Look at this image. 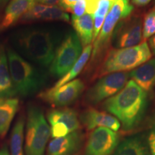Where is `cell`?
<instances>
[{
	"label": "cell",
	"instance_id": "obj_21",
	"mask_svg": "<svg viewBox=\"0 0 155 155\" xmlns=\"http://www.w3.org/2000/svg\"><path fill=\"white\" fill-rule=\"evenodd\" d=\"M92 48L93 47L91 45H87L86 47H85L80 58L78 60L76 63H75V65H73L72 68L65 75H63L52 88H58L59 87L63 86L65 83L73 81V79L75 78L82 71V70L83 69L85 65H86L87 62L88 61L91 56V53L92 51Z\"/></svg>",
	"mask_w": 155,
	"mask_h": 155
},
{
	"label": "cell",
	"instance_id": "obj_9",
	"mask_svg": "<svg viewBox=\"0 0 155 155\" xmlns=\"http://www.w3.org/2000/svg\"><path fill=\"white\" fill-rule=\"evenodd\" d=\"M142 23L140 17H128L116 25L112 35L113 44L116 48L134 47L141 42Z\"/></svg>",
	"mask_w": 155,
	"mask_h": 155
},
{
	"label": "cell",
	"instance_id": "obj_18",
	"mask_svg": "<svg viewBox=\"0 0 155 155\" xmlns=\"http://www.w3.org/2000/svg\"><path fill=\"white\" fill-rule=\"evenodd\" d=\"M18 107V98H0V137L5 136L9 130Z\"/></svg>",
	"mask_w": 155,
	"mask_h": 155
},
{
	"label": "cell",
	"instance_id": "obj_35",
	"mask_svg": "<svg viewBox=\"0 0 155 155\" xmlns=\"http://www.w3.org/2000/svg\"><path fill=\"white\" fill-rule=\"evenodd\" d=\"M128 1H129V0H128Z\"/></svg>",
	"mask_w": 155,
	"mask_h": 155
},
{
	"label": "cell",
	"instance_id": "obj_29",
	"mask_svg": "<svg viewBox=\"0 0 155 155\" xmlns=\"http://www.w3.org/2000/svg\"><path fill=\"white\" fill-rule=\"evenodd\" d=\"M149 145L150 147V152L152 155H155V125L149 136Z\"/></svg>",
	"mask_w": 155,
	"mask_h": 155
},
{
	"label": "cell",
	"instance_id": "obj_34",
	"mask_svg": "<svg viewBox=\"0 0 155 155\" xmlns=\"http://www.w3.org/2000/svg\"><path fill=\"white\" fill-rule=\"evenodd\" d=\"M9 0H0V6L5 5V4H6L8 2Z\"/></svg>",
	"mask_w": 155,
	"mask_h": 155
},
{
	"label": "cell",
	"instance_id": "obj_28",
	"mask_svg": "<svg viewBox=\"0 0 155 155\" xmlns=\"http://www.w3.org/2000/svg\"><path fill=\"white\" fill-rule=\"evenodd\" d=\"M86 2V12L88 14L94 15L96 12L97 4L100 0H85ZM115 1V0H114Z\"/></svg>",
	"mask_w": 155,
	"mask_h": 155
},
{
	"label": "cell",
	"instance_id": "obj_14",
	"mask_svg": "<svg viewBox=\"0 0 155 155\" xmlns=\"http://www.w3.org/2000/svg\"><path fill=\"white\" fill-rule=\"evenodd\" d=\"M36 3H38L37 0H12L0 21V31L12 26L19 19H22Z\"/></svg>",
	"mask_w": 155,
	"mask_h": 155
},
{
	"label": "cell",
	"instance_id": "obj_5",
	"mask_svg": "<svg viewBox=\"0 0 155 155\" xmlns=\"http://www.w3.org/2000/svg\"><path fill=\"white\" fill-rule=\"evenodd\" d=\"M25 155H45L50 135V127L41 108L30 106L28 109Z\"/></svg>",
	"mask_w": 155,
	"mask_h": 155
},
{
	"label": "cell",
	"instance_id": "obj_13",
	"mask_svg": "<svg viewBox=\"0 0 155 155\" xmlns=\"http://www.w3.org/2000/svg\"><path fill=\"white\" fill-rule=\"evenodd\" d=\"M80 119L88 130H93L99 127H106L117 131L121 127L119 121L116 117L94 108H88L83 111L80 116Z\"/></svg>",
	"mask_w": 155,
	"mask_h": 155
},
{
	"label": "cell",
	"instance_id": "obj_8",
	"mask_svg": "<svg viewBox=\"0 0 155 155\" xmlns=\"http://www.w3.org/2000/svg\"><path fill=\"white\" fill-rule=\"evenodd\" d=\"M129 73H113L104 75L87 91L86 100L88 104H97L111 98L126 86Z\"/></svg>",
	"mask_w": 155,
	"mask_h": 155
},
{
	"label": "cell",
	"instance_id": "obj_6",
	"mask_svg": "<svg viewBox=\"0 0 155 155\" xmlns=\"http://www.w3.org/2000/svg\"><path fill=\"white\" fill-rule=\"evenodd\" d=\"M82 44L75 32L68 34L57 48L50 72L56 77H63L72 68L82 54Z\"/></svg>",
	"mask_w": 155,
	"mask_h": 155
},
{
	"label": "cell",
	"instance_id": "obj_1",
	"mask_svg": "<svg viewBox=\"0 0 155 155\" xmlns=\"http://www.w3.org/2000/svg\"><path fill=\"white\" fill-rule=\"evenodd\" d=\"M147 105V92L130 80L122 90L104 101L103 108L115 116L125 130H131L140 123Z\"/></svg>",
	"mask_w": 155,
	"mask_h": 155
},
{
	"label": "cell",
	"instance_id": "obj_3",
	"mask_svg": "<svg viewBox=\"0 0 155 155\" xmlns=\"http://www.w3.org/2000/svg\"><path fill=\"white\" fill-rule=\"evenodd\" d=\"M7 61L11 79L17 95L30 96L43 88L46 75L14 50L7 49Z\"/></svg>",
	"mask_w": 155,
	"mask_h": 155
},
{
	"label": "cell",
	"instance_id": "obj_7",
	"mask_svg": "<svg viewBox=\"0 0 155 155\" xmlns=\"http://www.w3.org/2000/svg\"><path fill=\"white\" fill-rule=\"evenodd\" d=\"M132 10L133 6L129 3L128 0H115L106 15L102 30L94 42L92 53L93 60L98 57L106 47L120 20L129 17Z\"/></svg>",
	"mask_w": 155,
	"mask_h": 155
},
{
	"label": "cell",
	"instance_id": "obj_22",
	"mask_svg": "<svg viewBox=\"0 0 155 155\" xmlns=\"http://www.w3.org/2000/svg\"><path fill=\"white\" fill-rule=\"evenodd\" d=\"M25 121L24 117H19L12 128L10 138V155L24 154Z\"/></svg>",
	"mask_w": 155,
	"mask_h": 155
},
{
	"label": "cell",
	"instance_id": "obj_4",
	"mask_svg": "<svg viewBox=\"0 0 155 155\" xmlns=\"http://www.w3.org/2000/svg\"><path fill=\"white\" fill-rule=\"evenodd\" d=\"M151 57L152 52L147 42L134 47L111 50L104 58L99 75L134 69L148 61Z\"/></svg>",
	"mask_w": 155,
	"mask_h": 155
},
{
	"label": "cell",
	"instance_id": "obj_31",
	"mask_svg": "<svg viewBox=\"0 0 155 155\" xmlns=\"http://www.w3.org/2000/svg\"><path fill=\"white\" fill-rule=\"evenodd\" d=\"M59 2L60 0H37V2L48 6H53L55 4L59 3Z\"/></svg>",
	"mask_w": 155,
	"mask_h": 155
},
{
	"label": "cell",
	"instance_id": "obj_25",
	"mask_svg": "<svg viewBox=\"0 0 155 155\" xmlns=\"http://www.w3.org/2000/svg\"><path fill=\"white\" fill-rule=\"evenodd\" d=\"M70 133L68 128L63 123H56L50 127V135L53 139L63 137Z\"/></svg>",
	"mask_w": 155,
	"mask_h": 155
},
{
	"label": "cell",
	"instance_id": "obj_10",
	"mask_svg": "<svg viewBox=\"0 0 155 155\" xmlns=\"http://www.w3.org/2000/svg\"><path fill=\"white\" fill-rule=\"evenodd\" d=\"M119 143L117 133L106 127H98L91 132L83 155H111Z\"/></svg>",
	"mask_w": 155,
	"mask_h": 155
},
{
	"label": "cell",
	"instance_id": "obj_26",
	"mask_svg": "<svg viewBox=\"0 0 155 155\" xmlns=\"http://www.w3.org/2000/svg\"><path fill=\"white\" fill-rule=\"evenodd\" d=\"M71 12L75 17H81L86 12V2L85 0H80L71 9Z\"/></svg>",
	"mask_w": 155,
	"mask_h": 155
},
{
	"label": "cell",
	"instance_id": "obj_2",
	"mask_svg": "<svg viewBox=\"0 0 155 155\" xmlns=\"http://www.w3.org/2000/svg\"><path fill=\"white\" fill-rule=\"evenodd\" d=\"M11 40L19 53L37 65L48 67L53 61L57 49L55 39L46 28L23 29L13 34Z\"/></svg>",
	"mask_w": 155,
	"mask_h": 155
},
{
	"label": "cell",
	"instance_id": "obj_23",
	"mask_svg": "<svg viewBox=\"0 0 155 155\" xmlns=\"http://www.w3.org/2000/svg\"><path fill=\"white\" fill-rule=\"evenodd\" d=\"M38 19L41 20H61L65 22L69 21V15L65 13L61 7H57V6H48L43 12L41 13Z\"/></svg>",
	"mask_w": 155,
	"mask_h": 155
},
{
	"label": "cell",
	"instance_id": "obj_12",
	"mask_svg": "<svg viewBox=\"0 0 155 155\" xmlns=\"http://www.w3.org/2000/svg\"><path fill=\"white\" fill-rule=\"evenodd\" d=\"M83 134L78 130L63 137L53 139L47 148V155H73L81 149Z\"/></svg>",
	"mask_w": 155,
	"mask_h": 155
},
{
	"label": "cell",
	"instance_id": "obj_20",
	"mask_svg": "<svg viewBox=\"0 0 155 155\" xmlns=\"http://www.w3.org/2000/svg\"><path fill=\"white\" fill-rule=\"evenodd\" d=\"M114 155H150L146 144L138 137L125 139L116 147Z\"/></svg>",
	"mask_w": 155,
	"mask_h": 155
},
{
	"label": "cell",
	"instance_id": "obj_33",
	"mask_svg": "<svg viewBox=\"0 0 155 155\" xmlns=\"http://www.w3.org/2000/svg\"><path fill=\"white\" fill-rule=\"evenodd\" d=\"M0 155H10L7 147H4L2 149L0 150Z\"/></svg>",
	"mask_w": 155,
	"mask_h": 155
},
{
	"label": "cell",
	"instance_id": "obj_19",
	"mask_svg": "<svg viewBox=\"0 0 155 155\" xmlns=\"http://www.w3.org/2000/svg\"><path fill=\"white\" fill-rule=\"evenodd\" d=\"M11 79L7 56L5 50L0 53V98H9L16 96Z\"/></svg>",
	"mask_w": 155,
	"mask_h": 155
},
{
	"label": "cell",
	"instance_id": "obj_27",
	"mask_svg": "<svg viewBox=\"0 0 155 155\" xmlns=\"http://www.w3.org/2000/svg\"><path fill=\"white\" fill-rule=\"evenodd\" d=\"M80 0H60L59 5L63 10L71 11V9Z\"/></svg>",
	"mask_w": 155,
	"mask_h": 155
},
{
	"label": "cell",
	"instance_id": "obj_32",
	"mask_svg": "<svg viewBox=\"0 0 155 155\" xmlns=\"http://www.w3.org/2000/svg\"><path fill=\"white\" fill-rule=\"evenodd\" d=\"M150 47L152 53L155 55V35H153L150 40Z\"/></svg>",
	"mask_w": 155,
	"mask_h": 155
},
{
	"label": "cell",
	"instance_id": "obj_15",
	"mask_svg": "<svg viewBox=\"0 0 155 155\" xmlns=\"http://www.w3.org/2000/svg\"><path fill=\"white\" fill-rule=\"evenodd\" d=\"M129 77L145 92L150 91L155 86V58L131 71Z\"/></svg>",
	"mask_w": 155,
	"mask_h": 155
},
{
	"label": "cell",
	"instance_id": "obj_16",
	"mask_svg": "<svg viewBox=\"0 0 155 155\" xmlns=\"http://www.w3.org/2000/svg\"><path fill=\"white\" fill-rule=\"evenodd\" d=\"M72 24L83 47L91 45L94 36V15L86 13L81 17L73 15Z\"/></svg>",
	"mask_w": 155,
	"mask_h": 155
},
{
	"label": "cell",
	"instance_id": "obj_30",
	"mask_svg": "<svg viewBox=\"0 0 155 155\" xmlns=\"http://www.w3.org/2000/svg\"><path fill=\"white\" fill-rule=\"evenodd\" d=\"M150 2L151 0H131V3L138 7H144L148 5Z\"/></svg>",
	"mask_w": 155,
	"mask_h": 155
},
{
	"label": "cell",
	"instance_id": "obj_11",
	"mask_svg": "<svg viewBox=\"0 0 155 155\" xmlns=\"http://www.w3.org/2000/svg\"><path fill=\"white\" fill-rule=\"evenodd\" d=\"M84 89V83L80 79H75L58 88H51L40 94V97L45 102L58 107L73 104L78 99Z\"/></svg>",
	"mask_w": 155,
	"mask_h": 155
},
{
	"label": "cell",
	"instance_id": "obj_24",
	"mask_svg": "<svg viewBox=\"0 0 155 155\" xmlns=\"http://www.w3.org/2000/svg\"><path fill=\"white\" fill-rule=\"evenodd\" d=\"M142 34L144 40L155 35V9L150 10L144 16Z\"/></svg>",
	"mask_w": 155,
	"mask_h": 155
},
{
	"label": "cell",
	"instance_id": "obj_17",
	"mask_svg": "<svg viewBox=\"0 0 155 155\" xmlns=\"http://www.w3.org/2000/svg\"><path fill=\"white\" fill-rule=\"evenodd\" d=\"M47 119L50 126L56 123L64 124L68 128L71 133L78 131L81 127L77 113L71 108H65L52 110L48 113Z\"/></svg>",
	"mask_w": 155,
	"mask_h": 155
}]
</instances>
